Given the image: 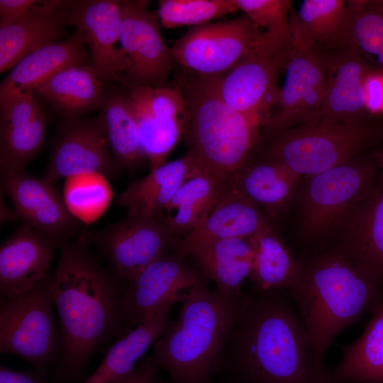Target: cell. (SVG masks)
I'll use <instances>...</instances> for the list:
<instances>
[{"label": "cell", "instance_id": "37", "mask_svg": "<svg viewBox=\"0 0 383 383\" xmlns=\"http://www.w3.org/2000/svg\"><path fill=\"white\" fill-rule=\"evenodd\" d=\"M238 8L262 32L264 43L279 53L291 39L290 0H235Z\"/></svg>", "mask_w": 383, "mask_h": 383}, {"label": "cell", "instance_id": "12", "mask_svg": "<svg viewBox=\"0 0 383 383\" xmlns=\"http://www.w3.org/2000/svg\"><path fill=\"white\" fill-rule=\"evenodd\" d=\"M149 1H121L120 45L131 66L121 82L133 86L163 87L174 59L160 33L157 11Z\"/></svg>", "mask_w": 383, "mask_h": 383}, {"label": "cell", "instance_id": "31", "mask_svg": "<svg viewBox=\"0 0 383 383\" xmlns=\"http://www.w3.org/2000/svg\"><path fill=\"white\" fill-rule=\"evenodd\" d=\"M253 257L250 274L255 294L288 292L301 272V261L294 258L270 226L248 238Z\"/></svg>", "mask_w": 383, "mask_h": 383}, {"label": "cell", "instance_id": "16", "mask_svg": "<svg viewBox=\"0 0 383 383\" xmlns=\"http://www.w3.org/2000/svg\"><path fill=\"white\" fill-rule=\"evenodd\" d=\"M121 1H70L66 22L90 48L92 64L106 84L121 81L131 64L120 44Z\"/></svg>", "mask_w": 383, "mask_h": 383}, {"label": "cell", "instance_id": "29", "mask_svg": "<svg viewBox=\"0 0 383 383\" xmlns=\"http://www.w3.org/2000/svg\"><path fill=\"white\" fill-rule=\"evenodd\" d=\"M99 117L118 170L138 168L146 158L128 93L107 84Z\"/></svg>", "mask_w": 383, "mask_h": 383}, {"label": "cell", "instance_id": "42", "mask_svg": "<svg viewBox=\"0 0 383 383\" xmlns=\"http://www.w3.org/2000/svg\"><path fill=\"white\" fill-rule=\"evenodd\" d=\"M44 375L39 372H17L1 367L0 383H45Z\"/></svg>", "mask_w": 383, "mask_h": 383}, {"label": "cell", "instance_id": "20", "mask_svg": "<svg viewBox=\"0 0 383 383\" xmlns=\"http://www.w3.org/2000/svg\"><path fill=\"white\" fill-rule=\"evenodd\" d=\"M55 239L23 223L0 246L1 300L16 297L47 278Z\"/></svg>", "mask_w": 383, "mask_h": 383}, {"label": "cell", "instance_id": "24", "mask_svg": "<svg viewBox=\"0 0 383 383\" xmlns=\"http://www.w3.org/2000/svg\"><path fill=\"white\" fill-rule=\"evenodd\" d=\"M199 172L192 155L165 162L146 176L132 182L119 195L116 204L127 215L162 221L165 209L181 185Z\"/></svg>", "mask_w": 383, "mask_h": 383}, {"label": "cell", "instance_id": "26", "mask_svg": "<svg viewBox=\"0 0 383 383\" xmlns=\"http://www.w3.org/2000/svg\"><path fill=\"white\" fill-rule=\"evenodd\" d=\"M79 32L65 40L40 48L19 61L1 83L0 96L34 89L63 69L92 64L91 54Z\"/></svg>", "mask_w": 383, "mask_h": 383}, {"label": "cell", "instance_id": "28", "mask_svg": "<svg viewBox=\"0 0 383 383\" xmlns=\"http://www.w3.org/2000/svg\"><path fill=\"white\" fill-rule=\"evenodd\" d=\"M182 297L183 294H177L151 318L117 340L84 383H111L129 374L149 347L165 333L170 323V310L175 303L181 301Z\"/></svg>", "mask_w": 383, "mask_h": 383}, {"label": "cell", "instance_id": "5", "mask_svg": "<svg viewBox=\"0 0 383 383\" xmlns=\"http://www.w3.org/2000/svg\"><path fill=\"white\" fill-rule=\"evenodd\" d=\"M187 104L183 137L199 170L231 185L257 148L263 124L235 111L219 96L216 77L198 76L179 85Z\"/></svg>", "mask_w": 383, "mask_h": 383}, {"label": "cell", "instance_id": "33", "mask_svg": "<svg viewBox=\"0 0 383 383\" xmlns=\"http://www.w3.org/2000/svg\"><path fill=\"white\" fill-rule=\"evenodd\" d=\"M223 188L204 172L188 178L167 206L162 219L172 236H184L200 227Z\"/></svg>", "mask_w": 383, "mask_h": 383}, {"label": "cell", "instance_id": "40", "mask_svg": "<svg viewBox=\"0 0 383 383\" xmlns=\"http://www.w3.org/2000/svg\"><path fill=\"white\" fill-rule=\"evenodd\" d=\"M41 1L1 0L0 26L11 24L35 9Z\"/></svg>", "mask_w": 383, "mask_h": 383}, {"label": "cell", "instance_id": "19", "mask_svg": "<svg viewBox=\"0 0 383 383\" xmlns=\"http://www.w3.org/2000/svg\"><path fill=\"white\" fill-rule=\"evenodd\" d=\"M48 118L33 92L0 96L1 173L25 172L42 150Z\"/></svg>", "mask_w": 383, "mask_h": 383}, {"label": "cell", "instance_id": "7", "mask_svg": "<svg viewBox=\"0 0 383 383\" xmlns=\"http://www.w3.org/2000/svg\"><path fill=\"white\" fill-rule=\"evenodd\" d=\"M291 39L278 55L285 79L262 133L318 122L327 72L321 50L311 39L292 6Z\"/></svg>", "mask_w": 383, "mask_h": 383}, {"label": "cell", "instance_id": "14", "mask_svg": "<svg viewBox=\"0 0 383 383\" xmlns=\"http://www.w3.org/2000/svg\"><path fill=\"white\" fill-rule=\"evenodd\" d=\"M118 171L99 116L81 117L65 119L60 126L43 178L55 184L80 175L111 178Z\"/></svg>", "mask_w": 383, "mask_h": 383}, {"label": "cell", "instance_id": "10", "mask_svg": "<svg viewBox=\"0 0 383 383\" xmlns=\"http://www.w3.org/2000/svg\"><path fill=\"white\" fill-rule=\"evenodd\" d=\"M264 40L246 16L193 27L170 48L174 61L195 76L223 75Z\"/></svg>", "mask_w": 383, "mask_h": 383}, {"label": "cell", "instance_id": "3", "mask_svg": "<svg viewBox=\"0 0 383 383\" xmlns=\"http://www.w3.org/2000/svg\"><path fill=\"white\" fill-rule=\"evenodd\" d=\"M300 274L287 292L299 311L313 362L323 371L335 338L372 311L383 286L365 274L339 247L301 261Z\"/></svg>", "mask_w": 383, "mask_h": 383}, {"label": "cell", "instance_id": "25", "mask_svg": "<svg viewBox=\"0 0 383 383\" xmlns=\"http://www.w3.org/2000/svg\"><path fill=\"white\" fill-rule=\"evenodd\" d=\"M106 86L93 64H78L54 74L33 94L65 120L74 119L101 109Z\"/></svg>", "mask_w": 383, "mask_h": 383}, {"label": "cell", "instance_id": "41", "mask_svg": "<svg viewBox=\"0 0 383 383\" xmlns=\"http://www.w3.org/2000/svg\"><path fill=\"white\" fill-rule=\"evenodd\" d=\"M157 367L150 357L136 366L127 376L111 383H152Z\"/></svg>", "mask_w": 383, "mask_h": 383}, {"label": "cell", "instance_id": "17", "mask_svg": "<svg viewBox=\"0 0 383 383\" xmlns=\"http://www.w3.org/2000/svg\"><path fill=\"white\" fill-rule=\"evenodd\" d=\"M1 190L11 200L19 218L60 245L81 228L55 184L25 172L1 173Z\"/></svg>", "mask_w": 383, "mask_h": 383}, {"label": "cell", "instance_id": "30", "mask_svg": "<svg viewBox=\"0 0 383 383\" xmlns=\"http://www.w3.org/2000/svg\"><path fill=\"white\" fill-rule=\"evenodd\" d=\"M371 312L362 335L342 346V359L331 370L332 383H383V297Z\"/></svg>", "mask_w": 383, "mask_h": 383}, {"label": "cell", "instance_id": "43", "mask_svg": "<svg viewBox=\"0 0 383 383\" xmlns=\"http://www.w3.org/2000/svg\"><path fill=\"white\" fill-rule=\"evenodd\" d=\"M371 155L377 165L379 174L383 177V146L371 152Z\"/></svg>", "mask_w": 383, "mask_h": 383}, {"label": "cell", "instance_id": "15", "mask_svg": "<svg viewBox=\"0 0 383 383\" xmlns=\"http://www.w3.org/2000/svg\"><path fill=\"white\" fill-rule=\"evenodd\" d=\"M178 253H162L121 289L119 306L123 328L151 318L182 289L205 282L198 270L187 266Z\"/></svg>", "mask_w": 383, "mask_h": 383}, {"label": "cell", "instance_id": "13", "mask_svg": "<svg viewBox=\"0 0 383 383\" xmlns=\"http://www.w3.org/2000/svg\"><path fill=\"white\" fill-rule=\"evenodd\" d=\"M277 53L263 41L223 75L216 77L219 96L236 112L263 124L280 93L278 77L282 71Z\"/></svg>", "mask_w": 383, "mask_h": 383}, {"label": "cell", "instance_id": "32", "mask_svg": "<svg viewBox=\"0 0 383 383\" xmlns=\"http://www.w3.org/2000/svg\"><path fill=\"white\" fill-rule=\"evenodd\" d=\"M301 176L280 162L260 158L249 160L231 184L269 214L276 215L290 201Z\"/></svg>", "mask_w": 383, "mask_h": 383}, {"label": "cell", "instance_id": "1", "mask_svg": "<svg viewBox=\"0 0 383 383\" xmlns=\"http://www.w3.org/2000/svg\"><path fill=\"white\" fill-rule=\"evenodd\" d=\"M80 237L60 245L61 253L48 285L61 327L57 380H72L92 354L123 328L121 284L103 267Z\"/></svg>", "mask_w": 383, "mask_h": 383}, {"label": "cell", "instance_id": "23", "mask_svg": "<svg viewBox=\"0 0 383 383\" xmlns=\"http://www.w3.org/2000/svg\"><path fill=\"white\" fill-rule=\"evenodd\" d=\"M70 1H41L22 18L0 26V72L12 70L33 51L58 40L65 33Z\"/></svg>", "mask_w": 383, "mask_h": 383}, {"label": "cell", "instance_id": "35", "mask_svg": "<svg viewBox=\"0 0 383 383\" xmlns=\"http://www.w3.org/2000/svg\"><path fill=\"white\" fill-rule=\"evenodd\" d=\"M133 108V106H132ZM140 142L150 170L166 162L183 136L186 119L152 114L133 108Z\"/></svg>", "mask_w": 383, "mask_h": 383}, {"label": "cell", "instance_id": "8", "mask_svg": "<svg viewBox=\"0 0 383 383\" xmlns=\"http://www.w3.org/2000/svg\"><path fill=\"white\" fill-rule=\"evenodd\" d=\"M378 174L368 152L311 176L302 196L301 235L313 240L340 230L374 187Z\"/></svg>", "mask_w": 383, "mask_h": 383}, {"label": "cell", "instance_id": "6", "mask_svg": "<svg viewBox=\"0 0 383 383\" xmlns=\"http://www.w3.org/2000/svg\"><path fill=\"white\" fill-rule=\"evenodd\" d=\"M267 134L260 158L313 176L383 146V113L314 122Z\"/></svg>", "mask_w": 383, "mask_h": 383}, {"label": "cell", "instance_id": "44", "mask_svg": "<svg viewBox=\"0 0 383 383\" xmlns=\"http://www.w3.org/2000/svg\"><path fill=\"white\" fill-rule=\"evenodd\" d=\"M152 383H162V382H157V380L155 379H155H154V381H153V382H152Z\"/></svg>", "mask_w": 383, "mask_h": 383}, {"label": "cell", "instance_id": "21", "mask_svg": "<svg viewBox=\"0 0 383 383\" xmlns=\"http://www.w3.org/2000/svg\"><path fill=\"white\" fill-rule=\"evenodd\" d=\"M339 247L370 277L383 286V177L340 228Z\"/></svg>", "mask_w": 383, "mask_h": 383}, {"label": "cell", "instance_id": "36", "mask_svg": "<svg viewBox=\"0 0 383 383\" xmlns=\"http://www.w3.org/2000/svg\"><path fill=\"white\" fill-rule=\"evenodd\" d=\"M348 3L351 14V45L370 61L374 60V65L383 72V1Z\"/></svg>", "mask_w": 383, "mask_h": 383}, {"label": "cell", "instance_id": "22", "mask_svg": "<svg viewBox=\"0 0 383 383\" xmlns=\"http://www.w3.org/2000/svg\"><path fill=\"white\" fill-rule=\"evenodd\" d=\"M175 252L192 257L197 270L213 280L216 288L240 293V286L250 276L252 249L248 238L206 239L192 241L174 238Z\"/></svg>", "mask_w": 383, "mask_h": 383}, {"label": "cell", "instance_id": "9", "mask_svg": "<svg viewBox=\"0 0 383 383\" xmlns=\"http://www.w3.org/2000/svg\"><path fill=\"white\" fill-rule=\"evenodd\" d=\"M48 277L13 299L1 300L0 352L21 357L45 374L58 362L61 338Z\"/></svg>", "mask_w": 383, "mask_h": 383}, {"label": "cell", "instance_id": "39", "mask_svg": "<svg viewBox=\"0 0 383 383\" xmlns=\"http://www.w3.org/2000/svg\"><path fill=\"white\" fill-rule=\"evenodd\" d=\"M67 189L66 203L70 209L79 211H92L100 205H104L107 192L104 185L99 182H85ZM71 211V209H70Z\"/></svg>", "mask_w": 383, "mask_h": 383}, {"label": "cell", "instance_id": "38", "mask_svg": "<svg viewBox=\"0 0 383 383\" xmlns=\"http://www.w3.org/2000/svg\"><path fill=\"white\" fill-rule=\"evenodd\" d=\"M238 10L235 0H161L157 13L161 26L173 28L206 24Z\"/></svg>", "mask_w": 383, "mask_h": 383}, {"label": "cell", "instance_id": "18", "mask_svg": "<svg viewBox=\"0 0 383 383\" xmlns=\"http://www.w3.org/2000/svg\"><path fill=\"white\" fill-rule=\"evenodd\" d=\"M321 51L327 79L318 121H351L371 113L367 106L365 85L371 74L381 70L353 45Z\"/></svg>", "mask_w": 383, "mask_h": 383}, {"label": "cell", "instance_id": "2", "mask_svg": "<svg viewBox=\"0 0 383 383\" xmlns=\"http://www.w3.org/2000/svg\"><path fill=\"white\" fill-rule=\"evenodd\" d=\"M239 383H332L313 360L309 340L287 292L245 296L228 345Z\"/></svg>", "mask_w": 383, "mask_h": 383}, {"label": "cell", "instance_id": "27", "mask_svg": "<svg viewBox=\"0 0 383 383\" xmlns=\"http://www.w3.org/2000/svg\"><path fill=\"white\" fill-rule=\"evenodd\" d=\"M270 226L260 206L231 184L221 190L204 223L180 238H249Z\"/></svg>", "mask_w": 383, "mask_h": 383}, {"label": "cell", "instance_id": "4", "mask_svg": "<svg viewBox=\"0 0 383 383\" xmlns=\"http://www.w3.org/2000/svg\"><path fill=\"white\" fill-rule=\"evenodd\" d=\"M245 299L201 282L183 294L177 318L152 345L150 357L174 383H206L218 367Z\"/></svg>", "mask_w": 383, "mask_h": 383}, {"label": "cell", "instance_id": "11", "mask_svg": "<svg viewBox=\"0 0 383 383\" xmlns=\"http://www.w3.org/2000/svg\"><path fill=\"white\" fill-rule=\"evenodd\" d=\"M82 237L99 250L106 268L122 287L164 253L174 239L162 221L129 215Z\"/></svg>", "mask_w": 383, "mask_h": 383}, {"label": "cell", "instance_id": "34", "mask_svg": "<svg viewBox=\"0 0 383 383\" xmlns=\"http://www.w3.org/2000/svg\"><path fill=\"white\" fill-rule=\"evenodd\" d=\"M296 16L319 49L350 45L351 14L348 1L304 0Z\"/></svg>", "mask_w": 383, "mask_h": 383}]
</instances>
